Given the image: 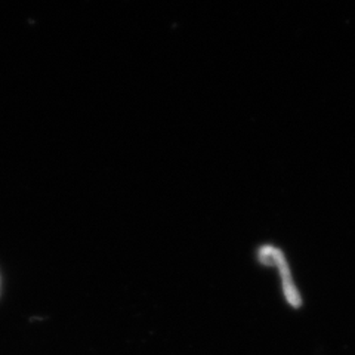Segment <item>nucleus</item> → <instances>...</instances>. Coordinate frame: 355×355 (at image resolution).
Here are the masks:
<instances>
[{
  "label": "nucleus",
  "mask_w": 355,
  "mask_h": 355,
  "mask_svg": "<svg viewBox=\"0 0 355 355\" xmlns=\"http://www.w3.org/2000/svg\"><path fill=\"white\" fill-rule=\"evenodd\" d=\"M257 261L262 266H266V268L277 270L280 280L282 296L286 305L295 311L302 309L305 305V299L301 288L297 286V282L295 280L292 265L288 262L286 252L272 243L261 244L257 249Z\"/></svg>",
  "instance_id": "nucleus-1"
}]
</instances>
